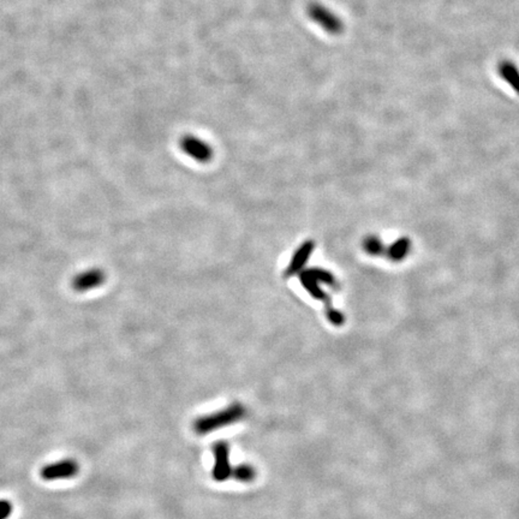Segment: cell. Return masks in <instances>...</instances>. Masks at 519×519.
Wrapping results in <instances>:
<instances>
[{
    "label": "cell",
    "mask_w": 519,
    "mask_h": 519,
    "mask_svg": "<svg viewBox=\"0 0 519 519\" xmlns=\"http://www.w3.org/2000/svg\"><path fill=\"white\" fill-rule=\"evenodd\" d=\"M244 414H245V409L243 405L236 403L234 405L229 406L225 410L219 411L215 414H208V416L197 419L194 428L198 434H207V431L234 424V422L243 419Z\"/></svg>",
    "instance_id": "1"
},
{
    "label": "cell",
    "mask_w": 519,
    "mask_h": 519,
    "mask_svg": "<svg viewBox=\"0 0 519 519\" xmlns=\"http://www.w3.org/2000/svg\"><path fill=\"white\" fill-rule=\"evenodd\" d=\"M306 13L310 21L314 22L315 25H318L327 34L340 35L344 33L345 25L343 20L325 5L311 1L306 5Z\"/></svg>",
    "instance_id": "2"
},
{
    "label": "cell",
    "mask_w": 519,
    "mask_h": 519,
    "mask_svg": "<svg viewBox=\"0 0 519 519\" xmlns=\"http://www.w3.org/2000/svg\"><path fill=\"white\" fill-rule=\"evenodd\" d=\"M180 147L185 155L198 163H208L213 158V148L201 138L193 135H185L180 138Z\"/></svg>",
    "instance_id": "3"
},
{
    "label": "cell",
    "mask_w": 519,
    "mask_h": 519,
    "mask_svg": "<svg viewBox=\"0 0 519 519\" xmlns=\"http://www.w3.org/2000/svg\"><path fill=\"white\" fill-rule=\"evenodd\" d=\"M79 471L80 465L75 459H63L43 466L40 475L45 481H57L75 478Z\"/></svg>",
    "instance_id": "4"
},
{
    "label": "cell",
    "mask_w": 519,
    "mask_h": 519,
    "mask_svg": "<svg viewBox=\"0 0 519 519\" xmlns=\"http://www.w3.org/2000/svg\"><path fill=\"white\" fill-rule=\"evenodd\" d=\"M106 281V273L101 268H90L88 271L74 276L72 289L77 292H87L97 289Z\"/></svg>",
    "instance_id": "5"
},
{
    "label": "cell",
    "mask_w": 519,
    "mask_h": 519,
    "mask_svg": "<svg viewBox=\"0 0 519 519\" xmlns=\"http://www.w3.org/2000/svg\"><path fill=\"white\" fill-rule=\"evenodd\" d=\"M229 446L225 443H219L214 446L213 478L219 481H224L232 473V468L229 463Z\"/></svg>",
    "instance_id": "6"
},
{
    "label": "cell",
    "mask_w": 519,
    "mask_h": 519,
    "mask_svg": "<svg viewBox=\"0 0 519 519\" xmlns=\"http://www.w3.org/2000/svg\"><path fill=\"white\" fill-rule=\"evenodd\" d=\"M314 248L315 244L313 241H306L302 244L301 247L298 248L296 252L293 254L291 262L285 269V276L289 278V276L299 274L304 269V266L308 262L310 255L314 252Z\"/></svg>",
    "instance_id": "7"
},
{
    "label": "cell",
    "mask_w": 519,
    "mask_h": 519,
    "mask_svg": "<svg viewBox=\"0 0 519 519\" xmlns=\"http://www.w3.org/2000/svg\"><path fill=\"white\" fill-rule=\"evenodd\" d=\"M298 276H299V281H301L302 286L306 289V291L310 293V296H313L315 299H318V301H323L326 308H331L332 304L330 296L321 289L320 283L315 281L314 278L310 276L309 273L306 272V269H303Z\"/></svg>",
    "instance_id": "8"
},
{
    "label": "cell",
    "mask_w": 519,
    "mask_h": 519,
    "mask_svg": "<svg viewBox=\"0 0 519 519\" xmlns=\"http://www.w3.org/2000/svg\"><path fill=\"white\" fill-rule=\"evenodd\" d=\"M498 74L519 95V69L511 60H503L498 64Z\"/></svg>",
    "instance_id": "9"
},
{
    "label": "cell",
    "mask_w": 519,
    "mask_h": 519,
    "mask_svg": "<svg viewBox=\"0 0 519 519\" xmlns=\"http://www.w3.org/2000/svg\"><path fill=\"white\" fill-rule=\"evenodd\" d=\"M306 272L309 273L310 276H313L315 281H318L320 284L330 285L333 288H335V285H337L333 274L326 271V269H323V268H310V269H306Z\"/></svg>",
    "instance_id": "10"
},
{
    "label": "cell",
    "mask_w": 519,
    "mask_h": 519,
    "mask_svg": "<svg viewBox=\"0 0 519 519\" xmlns=\"http://www.w3.org/2000/svg\"><path fill=\"white\" fill-rule=\"evenodd\" d=\"M327 318L330 320V323H333L335 326H340L344 323V316L342 315L340 311L335 309L333 306L331 308H326Z\"/></svg>",
    "instance_id": "11"
},
{
    "label": "cell",
    "mask_w": 519,
    "mask_h": 519,
    "mask_svg": "<svg viewBox=\"0 0 519 519\" xmlns=\"http://www.w3.org/2000/svg\"><path fill=\"white\" fill-rule=\"evenodd\" d=\"M13 513V504L6 499H0V519H8Z\"/></svg>",
    "instance_id": "12"
},
{
    "label": "cell",
    "mask_w": 519,
    "mask_h": 519,
    "mask_svg": "<svg viewBox=\"0 0 519 519\" xmlns=\"http://www.w3.org/2000/svg\"><path fill=\"white\" fill-rule=\"evenodd\" d=\"M365 248H367V252H370V254H374V255L379 254V252H380V249H382V248H380V242L375 238L367 239V242H365Z\"/></svg>",
    "instance_id": "13"
}]
</instances>
